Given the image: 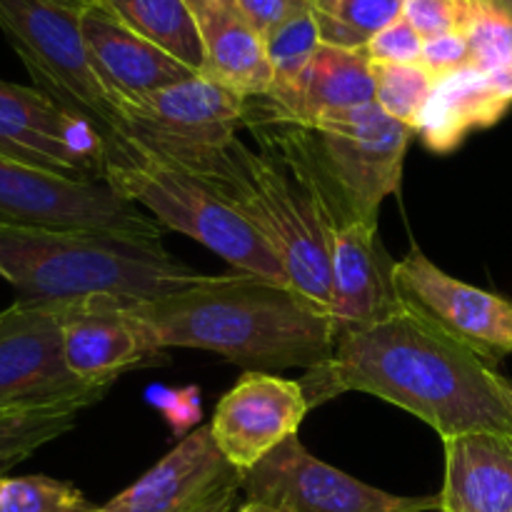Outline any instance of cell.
Masks as SVG:
<instances>
[{"label": "cell", "mask_w": 512, "mask_h": 512, "mask_svg": "<svg viewBox=\"0 0 512 512\" xmlns=\"http://www.w3.org/2000/svg\"><path fill=\"white\" fill-rule=\"evenodd\" d=\"M150 395H155L153 400L155 405H160V408L165 410V415H168L170 425H173L175 433H183V430L193 428L198 425L200 420V393L195 388H188V390H160V388H153L150 390Z\"/></svg>", "instance_id": "1f68e13d"}, {"label": "cell", "mask_w": 512, "mask_h": 512, "mask_svg": "<svg viewBox=\"0 0 512 512\" xmlns=\"http://www.w3.org/2000/svg\"><path fill=\"white\" fill-rule=\"evenodd\" d=\"M320 43L333 48L360 50L370 40L403 18L405 0H313Z\"/></svg>", "instance_id": "d4e9b609"}, {"label": "cell", "mask_w": 512, "mask_h": 512, "mask_svg": "<svg viewBox=\"0 0 512 512\" xmlns=\"http://www.w3.org/2000/svg\"><path fill=\"white\" fill-rule=\"evenodd\" d=\"M0 223L45 230H85L163 243L165 228L115 193L108 183H85L0 158Z\"/></svg>", "instance_id": "ba28073f"}, {"label": "cell", "mask_w": 512, "mask_h": 512, "mask_svg": "<svg viewBox=\"0 0 512 512\" xmlns=\"http://www.w3.org/2000/svg\"><path fill=\"white\" fill-rule=\"evenodd\" d=\"M80 13L60 0H0V30L35 88L113 143L120 138L118 100L90 63Z\"/></svg>", "instance_id": "8992f818"}, {"label": "cell", "mask_w": 512, "mask_h": 512, "mask_svg": "<svg viewBox=\"0 0 512 512\" xmlns=\"http://www.w3.org/2000/svg\"><path fill=\"white\" fill-rule=\"evenodd\" d=\"M425 38L405 18L395 20L385 30H380L368 43V55L373 63H398L410 65L420 63L423 58Z\"/></svg>", "instance_id": "f546056e"}, {"label": "cell", "mask_w": 512, "mask_h": 512, "mask_svg": "<svg viewBox=\"0 0 512 512\" xmlns=\"http://www.w3.org/2000/svg\"><path fill=\"white\" fill-rule=\"evenodd\" d=\"M90 512H103V508H93Z\"/></svg>", "instance_id": "74e56055"}, {"label": "cell", "mask_w": 512, "mask_h": 512, "mask_svg": "<svg viewBox=\"0 0 512 512\" xmlns=\"http://www.w3.org/2000/svg\"><path fill=\"white\" fill-rule=\"evenodd\" d=\"M310 3H313V0H310Z\"/></svg>", "instance_id": "f35d334b"}, {"label": "cell", "mask_w": 512, "mask_h": 512, "mask_svg": "<svg viewBox=\"0 0 512 512\" xmlns=\"http://www.w3.org/2000/svg\"><path fill=\"white\" fill-rule=\"evenodd\" d=\"M373 75L375 103L390 118L413 128L435 88L433 75L423 68V63H373Z\"/></svg>", "instance_id": "4316f807"}, {"label": "cell", "mask_w": 512, "mask_h": 512, "mask_svg": "<svg viewBox=\"0 0 512 512\" xmlns=\"http://www.w3.org/2000/svg\"><path fill=\"white\" fill-rule=\"evenodd\" d=\"M80 28L88 45L90 63L115 100L143 98L200 75L163 48L133 33L105 5L85 8L80 13Z\"/></svg>", "instance_id": "e0dca14e"}, {"label": "cell", "mask_w": 512, "mask_h": 512, "mask_svg": "<svg viewBox=\"0 0 512 512\" xmlns=\"http://www.w3.org/2000/svg\"><path fill=\"white\" fill-rule=\"evenodd\" d=\"M235 3H238L245 20L265 38L270 30L278 28L285 18H290L295 10L308 5L310 0H235Z\"/></svg>", "instance_id": "d6a6232c"}, {"label": "cell", "mask_w": 512, "mask_h": 512, "mask_svg": "<svg viewBox=\"0 0 512 512\" xmlns=\"http://www.w3.org/2000/svg\"><path fill=\"white\" fill-rule=\"evenodd\" d=\"M65 363L85 385H113L128 370L165 358L153 328L130 300L90 298L60 305Z\"/></svg>", "instance_id": "9a60e30c"}, {"label": "cell", "mask_w": 512, "mask_h": 512, "mask_svg": "<svg viewBox=\"0 0 512 512\" xmlns=\"http://www.w3.org/2000/svg\"><path fill=\"white\" fill-rule=\"evenodd\" d=\"M0 278L18 303L113 298L145 303L203 283L163 243L85 230H45L0 223Z\"/></svg>", "instance_id": "3957f363"}, {"label": "cell", "mask_w": 512, "mask_h": 512, "mask_svg": "<svg viewBox=\"0 0 512 512\" xmlns=\"http://www.w3.org/2000/svg\"><path fill=\"white\" fill-rule=\"evenodd\" d=\"M0 158L85 183H105L108 140L38 88L0 80Z\"/></svg>", "instance_id": "30bf717a"}, {"label": "cell", "mask_w": 512, "mask_h": 512, "mask_svg": "<svg viewBox=\"0 0 512 512\" xmlns=\"http://www.w3.org/2000/svg\"><path fill=\"white\" fill-rule=\"evenodd\" d=\"M425 512H445L443 508H435V510H425Z\"/></svg>", "instance_id": "8d00e7d4"}, {"label": "cell", "mask_w": 512, "mask_h": 512, "mask_svg": "<svg viewBox=\"0 0 512 512\" xmlns=\"http://www.w3.org/2000/svg\"><path fill=\"white\" fill-rule=\"evenodd\" d=\"M203 38V70L243 100L265 98L273 85L265 38L245 20L235 0H185Z\"/></svg>", "instance_id": "ac0fdd59"}, {"label": "cell", "mask_w": 512, "mask_h": 512, "mask_svg": "<svg viewBox=\"0 0 512 512\" xmlns=\"http://www.w3.org/2000/svg\"><path fill=\"white\" fill-rule=\"evenodd\" d=\"M60 305L15 300L0 313V413L58 403L110 385H85L65 363Z\"/></svg>", "instance_id": "7c38bea8"}, {"label": "cell", "mask_w": 512, "mask_h": 512, "mask_svg": "<svg viewBox=\"0 0 512 512\" xmlns=\"http://www.w3.org/2000/svg\"><path fill=\"white\" fill-rule=\"evenodd\" d=\"M423 68L433 75L435 80L443 75L455 73L470 65V43L468 35L463 33H448L428 38L423 45V58H420Z\"/></svg>", "instance_id": "4dcf8cb0"}, {"label": "cell", "mask_w": 512, "mask_h": 512, "mask_svg": "<svg viewBox=\"0 0 512 512\" xmlns=\"http://www.w3.org/2000/svg\"><path fill=\"white\" fill-rule=\"evenodd\" d=\"M300 385L310 408L343 393H368L413 413L443 440L473 433L512 440V408L498 370L403 300L375 323L340 328L333 358L305 370Z\"/></svg>", "instance_id": "6da1fadb"}, {"label": "cell", "mask_w": 512, "mask_h": 512, "mask_svg": "<svg viewBox=\"0 0 512 512\" xmlns=\"http://www.w3.org/2000/svg\"><path fill=\"white\" fill-rule=\"evenodd\" d=\"M105 183L153 215L165 230H178L198 240L238 273L290 285L283 260L268 240L203 180L170 168L118 138L108 143Z\"/></svg>", "instance_id": "5b68a950"}, {"label": "cell", "mask_w": 512, "mask_h": 512, "mask_svg": "<svg viewBox=\"0 0 512 512\" xmlns=\"http://www.w3.org/2000/svg\"><path fill=\"white\" fill-rule=\"evenodd\" d=\"M400 300L488 365L512 353V303L440 270L420 248L395 260Z\"/></svg>", "instance_id": "8fae6325"}, {"label": "cell", "mask_w": 512, "mask_h": 512, "mask_svg": "<svg viewBox=\"0 0 512 512\" xmlns=\"http://www.w3.org/2000/svg\"><path fill=\"white\" fill-rule=\"evenodd\" d=\"M160 348H195L260 370H313L335 353L333 313L295 288L250 273L208 275L160 300L135 303Z\"/></svg>", "instance_id": "7a4b0ae2"}, {"label": "cell", "mask_w": 512, "mask_h": 512, "mask_svg": "<svg viewBox=\"0 0 512 512\" xmlns=\"http://www.w3.org/2000/svg\"><path fill=\"white\" fill-rule=\"evenodd\" d=\"M510 110L490 78L468 65L435 80L428 103L415 120V138L433 153H453L475 130L493 128Z\"/></svg>", "instance_id": "ffe728a7"}, {"label": "cell", "mask_w": 512, "mask_h": 512, "mask_svg": "<svg viewBox=\"0 0 512 512\" xmlns=\"http://www.w3.org/2000/svg\"><path fill=\"white\" fill-rule=\"evenodd\" d=\"M510 512H512V510H510Z\"/></svg>", "instance_id": "ab89813d"}, {"label": "cell", "mask_w": 512, "mask_h": 512, "mask_svg": "<svg viewBox=\"0 0 512 512\" xmlns=\"http://www.w3.org/2000/svg\"><path fill=\"white\" fill-rule=\"evenodd\" d=\"M95 505L65 480L48 475H0V512H90Z\"/></svg>", "instance_id": "83f0119b"}, {"label": "cell", "mask_w": 512, "mask_h": 512, "mask_svg": "<svg viewBox=\"0 0 512 512\" xmlns=\"http://www.w3.org/2000/svg\"><path fill=\"white\" fill-rule=\"evenodd\" d=\"M478 5L480 0H405L403 18L425 40L448 33L468 35Z\"/></svg>", "instance_id": "f1b7e54d"}, {"label": "cell", "mask_w": 512, "mask_h": 512, "mask_svg": "<svg viewBox=\"0 0 512 512\" xmlns=\"http://www.w3.org/2000/svg\"><path fill=\"white\" fill-rule=\"evenodd\" d=\"M108 390L110 388H100L93 393L58 400V403L38 405V408L3 410L0 413V475H8V470L28 460L35 450L70 433L80 413L103 400Z\"/></svg>", "instance_id": "603a6c76"}, {"label": "cell", "mask_w": 512, "mask_h": 512, "mask_svg": "<svg viewBox=\"0 0 512 512\" xmlns=\"http://www.w3.org/2000/svg\"><path fill=\"white\" fill-rule=\"evenodd\" d=\"M265 110L300 125H315L340 110L375 103V75L368 50H345L320 43L305 68L288 108L278 110L265 98H255Z\"/></svg>", "instance_id": "44dd1931"}, {"label": "cell", "mask_w": 512, "mask_h": 512, "mask_svg": "<svg viewBox=\"0 0 512 512\" xmlns=\"http://www.w3.org/2000/svg\"><path fill=\"white\" fill-rule=\"evenodd\" d=\"M198 180L240 210L268 240L298 293L320 308H333L330 233L308 193L275 155L235 138Z\"/></svg>", "instance_id": "277c9868"}, {"label": "cell", "mask_w": 512, "mask_h": 512, "mask_svg": "<svg viewBox=\"0 0 512 512\" xmlns=\"http://www.w3.org/2000/svg\"><path fill=\"white\" fill-rule=\"evenodd\" d=\"M318 45L320 33L310 3L295 10L290 18H285L278 28L265 35V48H268L270 65H273V85H270L265 100L273 108H288Z\"/></svg>", "instance_id": "cb8c5ba5"}, {"label": "cell", "mask_w": 512, "mask_h": 512, "mask_svg": "<svg viewBox=\"0 0 512 512\" xmlns=\"http://www.w3.org/2000/svg\"><path fill=\"white\" fill-rule=\"evenodd\" d=\"M235 512H275V510L265 508V505H258V503H248V500H245V503L240 505V508Z\"/></svg>", "instance_id": "d590c367"}, {"label": "cell", "mask_w": 512, "mask_h": 512, "mask_svg": "<svg viewBox=\"0 0 512 512\" xmlns=\"http://www.w3.org/2000/svg\"><path fill=\"white\" fill-rule=\"evenodd\" d=\"M468 43L470 65L512 105V0H480Z\"/></svg>", "instance_id": "484cf974"}, {"label": "cell", "mask_w": 512, "mask_h": 512, "mask_svg": "<svg viewBox=\"0 0 512 512\" xmlns=\"http://www.w3.org/2000/svg\"><path fill=\"white\" fill-rule=\"evenodd\" d=\"M105 8L140 38L163 48L190 70H203V38L185 0H103Z\"/></svg>", "instance_id": "7402d4cb"}, {"label": "cell", "mask_w": 512, "mask_h": 512, "mask_svg": "<svg viewBox=\"0 0 512 512\" xmlns=\"http://www.w3.org/2000/svg\"><path fill=\"white\" fill-rule=\"evenodd\" d=\"M60 3L70 5V8H75V10H85V8H90V5H103V0H60Z\"/></svg>", "instance_id": "836d02e7"}, {"label": "cell", "mask_w": 512, "mask_h": 512, "mask_svg": "<svg viewBox=\"0 0 512 512\" xmlns=\"http://www.w3.org/2000/svg\"><path fill=\"white\" fill-rule=\"evenodd\" d=\"M330 293L338 330L375 323L398 308L395 260L380 243L378 223H353L330 235Z\"/></svg>", "instance_id": "2e32d148"}, {"label": "cell", "mask_w": 512, "mask_h": 512, "mask_svg": "<svg viewBox=\"0 0 512 512\" xmlns=\"http://www.w3.org/2000/svg\"><path fill=\"white\" fill-rule=\"evenodd\" d=\"M248 503L275 512H425L440 508V495L385 493L315 458L298 440H285L243 475Z\"/></svg>", "instance_id": "9c48e42d"}, {"label": "cell", "mask_w": 512, "mask_h": 512, "mask_svg": "<svg viewBox=\"0 0 512 512\" xmlns=\"http://www.w3.org/2000/svg\"><path fill=\"white\" fill-rule=\"evenodd\" d=\"M445 483L440 508L445 512L512 510V440L493 433L458 435L443 440Z\"/></svg>", "instance_id": "d6986e66"}, {"label": "cell", "mask_w": 512, "mask_h": 512, "mask_svg": "<svg viewBox=\"0 0 512 512\" xmlns=\"http://www.w3.org/2000/svg\"><path fill=\"white\" fill-rule=\"evenodd\" d=\"M500 388H503L505 400H508V405L512 408V378H505V375H500Z\"/></svg>", "instance_id": "e575fe53"}, {"label": "cell", "mask_w": 512, "mask_h": 512, "mask_svg": "<svg viewBox=\"0 0 512 512\" xmlns=\"http://www.w3.org/2000/svg\"><path fill=\"white\" fill-rule=\"evenodd\" d=\"M243 475L223 458L210 425H200L103 512H235Z\"/></svg>", "instance_id": "4fadbf2b"}, {"label": "cell", "mask_w": 512, "mask_h": 512, "mask_svg": "<svg viewBox=\"0 0 512 512\" xmlns=\"http://www.w3.org/2000/svg\"><path fill=\"white\" fill-rule=\"evenodd\" d=\"M248 100L205 75L155 90L143 98L118 100L120 138L183 173L200 175L238 138Z\"/></svg>", "instance_id": "52a82bcc"}, {"label": "cell", "mask_w": 512, "mask_h": 512, "mask_svg": "<svg viewBox=\"0 0 512 512\" xmlns=\"http://www.w3.org/2000/svg\"><path fill=\"white\" fill-rule=\"evenodd\" d=\"M308 410L300 380L248 370L220 398L210 433L223 458L240 473H248L285 440L298 435Z\"/></svg>", "instance_id": "5bb4252c"}]
</instances>
